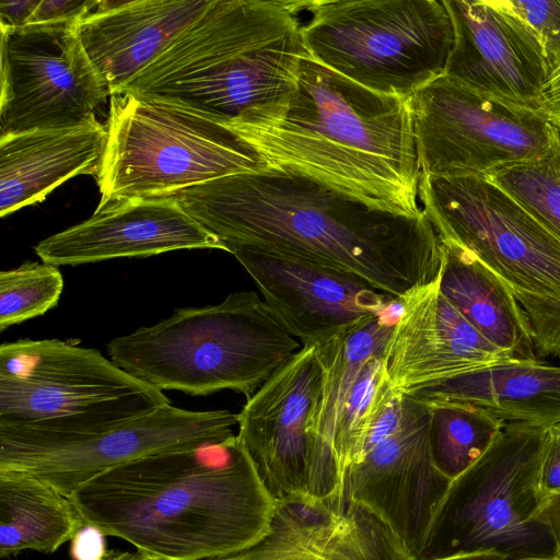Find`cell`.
Wrapping results in <instances>:
<instances>
[{
    "label": "cell",
    "mask_w": 560,
    "mask_h": 560,
    "mask_svg": "<svg viewBox=\"0 0 560 560\" xmlns=\"http://www.w3.org/2000/svg\"><path fill=\"white\" fill-rule=\"evenodd\" d=\"M164 197L219 237L224 250L238 245L335 269L399 301L441 275V242L424 211L406 217L370 209L293 173L266 167Z\"/></svg>",
    "instance_id": "cell-1"
},
{
    "label": "cell",
    "mask_w": 560,
    "mask_h": 560,
    "mask_svg": "<svg viewBox=\"0 0 560 560\" xmlns=\"http://www.w3.org/2000/svg\"><path fill=\"white\" fill-rule=\"evenodd\" d=\"M228 125L268 168L307 177L370 209L423 212L410 97L371 91L306 55L288 95Z\"/></svg>",
    "instance_id": "cell-2"
},
{
    "label": "cell",
    "mask_w": 560,
    "mask_h": 560,
    "mask_svg": "<svg viewBox=\"0 0 560 560\" xmlns=\"http://www.w3.org/2000/svg\"><path fill=\"white\" fill-rule=\"evenodd\" d=\"M84 521L158 560H210L264 537L276 500L237 433L116 466L69 498Z\"/></svg>",
    "instance_id": "cell-3"
},
{
    "label": "cell",
    "mask_w": 560,
    "mask_h": 560,
    "mask_svg": "<svg viewBox=\"0 0 560 560\" xmlns=\"http://www.w3.org/2000/svg\"><path fill=\"white\" fill-rule=\"evenodd\" d=\"M306 0H212L119 93H132L229 124L288 95L307 55Z\"/></svg>",
    "instance_id": "cell-4"
},
{
    "label": "cell",
    "mask_w": 560,
    "mask_h": 560,
    "mask_svg": "<svg viewBox=\"0 0 560 560\" xmlns=\"http://www.w3.org/2000/svg\"><path fill=\"white\" fill-rule=\"evenodd\" d=\"M302 348L255 292L177 308L150 327L116 337L110 360L159 388L205 396L230 389L248 399Z\"/></svg>",
    "instance_id": "cell-5"
},
{
    "label": "cell",
    "mask_w": 560,
    "mask_h": 560,
    "mask_svg": "<svg viewBox=\"0 0 560 560\" xmlns=\"http://www.w3.org/2000/svg\"><path fill=\"white\" fill-rule=\"evenodd\" d=\"M264 168L228 124L172 103L117 93L110 95L95 211Z\"/></svg>",
    "instance_id": "cell-6"
},
{
    "label": "cell",
    "mask_w": 560,
    "mask_h": 560,
    "mask_svg": "<svg viewBox=\"0 0 560 560\" xmlns=\"http://www.w3.org/2000/svg\"><path fill=\"white\" fill-rule=\"evenodd\" d=\"M171 404L100 351L58 339L0 347V425L48 435L96 433Z\"/></svg>",
    "instance_id": "cell-7"
},
{
    "label": "cell",
    "mask_w": 560,
    "mask_h": 560,
    "mask_svg": "<svg viewBox=\"0 0 560 560\" xmlns=\"http://www.w3.org/2000/svg\"><path fill=\"white\" fill-rule=\"evenodd\" d=\"M307 56L381 94L411 97L444 74L454 31L443 0H306Z\"/></svg>",
    "instance_id": "cell-8"
},
{
    "label": "cell",
    "mask_w": 560,
    "mask_h": 560,
    "mask_svg": "<svg viewBox=\"0 0 560 560\" xmlns=\"http://www.w3.org/2000/svg\"><path fill=\"white\" fill-rule=\"evenodd\" d=\"M547 428L505 422L490 448L451 482L416 560L475 551L555 557L548 527L535 520Z\"/></svg>",
    "instance_id": "cell-9"
},
{
    "label": "cell",
    "mask_w": 560,
    "mask_h": 560,
    "mask_svg": "<svg viewBox=\"0 0 560 560\" xmlns=\"http://www.w3.org/2000/svg\"><path fill=\"white\" fill-rule=\"evenodd\" d=\"M419 200L440 237L470 250L514 292L560 299V238L488 176L421 173Z\"/></svg>",
    "instance_id": "cell-10"
},
{
    "label": "cell",
    "mask_w": 560,
    "mask_h": 560,
    "mask_svg": "<svg viewBox=\"0 0 560 560\" xmlns=\"http://www.w3.org/2000/svg\"><path fill=\"white\" fill-rule=\"evenodd\" d=\"M421 173L491 174L545 153L557 128L538 113L442 74L410 97Z\"/></svg>",
    "instance_id": "cell-11"
},
{
    "label": "cell",
    "mask_w": 560,
    "mask_h": 560,
    "mask_svg": "<svg viewBox=\"0 0 560 560\" xmlns=\"http://www.w3.org/2000/svg\"><path fill=\"white\" fill-rule=\"evenodd\" d=\"M238 413L191 411L171 404L109 429L48 436L0 425V469L28 472L63 495L127 462L161 452L224 442Z\"/></svg>",
    "instance_id": "cell-12"
},
{
    "label": "cell",
    "mask_w": 560,
    "mask_h": 560,
    "mask_svg": "<svg viewBox=\"0 0 560 560\" xmlns=\"http://www.w3.org/2000/svg\"><path fill=\"white\" fill-rule=\"evenodd\" d=\"M77 22L0 26V137L82 125L109 95Z\"/></svg>",
    "instance_id": "cell-13"
},
{
    "label": "cell",
    "mask_w": 560,
    "mask_h": 560,
    "mask_svg": "<svg viewBox=\"0 0 560 560\" xmlns=\"http://www.w3.org/2000/svg\"><path fill=\"white\" fill-rule=\"evenodd\" d=\"M431 409L406 395L399 428L363 453L341 480V493L377 514L416 557L452 480L430 447Z\"/></svg>",
    "instance_id": "cell-14"
},
{
    "label": "cell",
    "mask_w": 560,
    "mask_h": 560,
    "mask_svg": "<svg viewBox=\"0 0 560 560\" xmlns=\"http://www.w3.org/2000/svg\"><path fill=\"white\" fill-rule=\"evenodd\" d=\"M323 378L316 347H302L238 412L237 435L276 502L310 498L311 423Z\"/></svg>",
    "instance_id": "cell-15"
},
{
    "label": "cell",
    "mask_w": 560,
    "mask_h": 560,
    "mask_svg": "<svg viewBox=\"0 0 560 560\" xmlns=\"http://www.w3.org/2000/svg\"><path fill=\"white\" fill-rule=\"evenodd\" d=\"M264 301L302 347H318L385 314L399 303L365 281L319 265L225 245Z\"/></svg>",
    "instance_id": "cell-16"
},
{
    "label": "cell",
    "mask_w": 560,
    "mask_h": 560,
    "mask_svg": "<svg viewBox=\"0 0 560 560\" xmlns=\"http://www.w3.org/2000/svg\"><path fill=\"white\" fill-rule=\"evenodd\" d=\"M454 43L444 74L499 101L536 109L549 69L542 45L505 0H443Z\"/></svg>",
    "instance_id": "cell-17"
},
{
    "label": "cell",
    "mask_w": 560,
    "mask_h": 560,
    "mask_svg": "<svg viewBox=\"0 0 560 560\" xmlns=\"http://www.w3.org/2000/svg\"><path fill=\"white\" fill-rule=\"evenodd\" d=\"M383 357L392 387L404 395L516 359L457 311L442 293L440 276L400 300Z\"/></svg>",
    "instance_id": "cell-18"
},
{
    "label": "cell",
    "mask_w": 560,
    "mask_h": 560,
    "mask_svg": "<svg viewBox=\"0 0 560 560\" xmlns=\"http://www.w3.org/2000/svg\"><path fill=\"white\" fill-rule=\"evenodd\" d=\"M210 560H416L372 510L343 494L277 501L268 533L237 552Z\"/></svg>",
    "instance_id": "cell-19"
},
{
    "label": "cell",
    "mask_w": 560,
    "mask_h": 560,
    "mask_svg": "<svg viewBox=\"0 0 560 560\" xmlns=\"http://www.w3.org/2000/svg\"><path fill=\"white\" fill-rule=\"evenodd\" d=\"M195 248L224 250L219 237L174 199L162 196L95 211L86 221L43 240L34 249L43 262L59 267Z\"/></svg>",
    "instance_id": "cell-20"
},
{
    "label": "cell",
    "mask_w": 560,
    "mask_h": 560,
    "mask_svg": "<svg viewBox=\"0 0 560 560\" xmlns=\"http://www.w3.org/2000/svg\"><path fill=\"white\" fill-rule=\"evenodd\" d=\"M212 3V0L100 1L77 22L82 46L109 95L120 90Z\"/></svg>",
    "instance_id": "cell-21"
},
{
    "label": "cell",
    "mask_w": 560,
    "mask_h": 560,
    "mask_svg": "<svg viewBox=\"0 0 560 560\" xmlns=\"http://www.w3.org/2000/svg\"><path fill=\"white\" fill-rule=\"evenodd\" d=\"M107 128L96 117L68 128L0 137V214L39 202L80 174H98Z\"/></svg>",
    "instance_id": "cell-22"
},
{
    "label": "cell",
    "mask_w": 560,
    "mask_h": 560,
    "mask_svg": "<svg viewBox=\"0 0 560 560\" xmlns=\"http://www.w3.org/2000/svg\"><path fill=\"white\" fill-rule=\"evenodd\" d=\"M398 304L359 328L316 347L324 378L311 423L312 499L342 494L334 448L336 432L351 388L365 362L384 353L396 322L393 319L394 308Z\"/></svg>",
    "instance_id": "cell-23"
},
{
    "label": "cell",
    "mask_w": 560,
    "mask_h": 560,
    "mask_svg": "<svg viewBox=\"0 0 560 560\" xmlns=\"http://www.w3.org/2000/svg\"><path fill=\"white\" fill-rule=\"evenodd\" d=\"M409 396L423 401L453 400L483 407L505 422L550 427L560 423V365L512 359Z\"/></svg>",
    "instance_id": "cell-24"
},
{
    "label": "cell",
    "mask_w": 560,
    "mask_h": 560,
    "mask_svg": "<svg viewBox=\"0 0 560 560\" xmlns=\"http://www.w3.org/2000/svg\"><path fill=\"white\" fill-rule=\"evenodd\" d=\"M439 238L442 293L492 345L516 359H537L528 322L513 290L470 250Z\"/></svg>",
    "instance_id": "cell-25"
},
{
    "label": "cell",
    "mask_w": 560,
    "mask_h": 560,
    "mask_svg": "<svg viewBox=\"0 0 560 560\" xmlns=\"http://www.w3.org/2000/svg\"><path fill=\"white\" fill-rule=\"evenodd\" d=\"M86 524L73 502L35 476L0 469V557L55 552Z\"/></svg>",
    "instance_id": "cell-26"
},
{
    "label": "cell",
    "mask_w": 560,
    "mask_h": 560,
    "mask_svg": "<svg viewBox=\"0 0 560 560\" xmlns=\"http://www.w3.org/2000/svg\"><path fill=\"white\" fill-rule=\"evenodd\" d=\"M425 402L431 409L430 447L433 462L453 481L490 448L505 421L490 410L469 402Z\"/></svg>",
    "instance_id": "cell-27"
},
{
    "label": "cell",
    "mask_w": 560,
    "mask_h": 560,
    "mask_svg": "<svg viewBox=\"0 0 560 560\" xmlns=\"http://www.w3.org/2000/svg\"><path fill=\"white\" fill-rule=\"evenodd\" d=\"M557 128V127H556ZM541 224L560 238V131L541 155L490 176Z\"/></svg>",
    "instance_id": "cell-28"
},
{
    "label": "cell",
    "mask_w": 560,
    "mask_h": 560,
    "mask_svg": "<svg viewBox=\"0 0 560 560\" xmlns=\"http://www.w3.org/2000/svg\"><path fill=\"white\" fill-rule=\"evenodd\" d=\"M63 278L57 266L25 261L0 272V330L44 315L61 296Z\"/></svg>",
    "instance_id": "cell-29"
},
{
    "label": "cell",
    "mask_w": 560,
    "mask_h": 560,
    "mask_svg": "<svg viewBox=\"0 0 560 560\" xmlns=\"http://www.w3.org/2000/svg\"><path fill=\"white\" fill-rule=\"evenodd\" d=\"M386 374L383 354L374 355L365 362L351 388L334 446L340 488L345 471L359 459L378 406L381 385Z\"/></svg>",
    "instance_id": "cell-30"
},
{
    "label": "cell",
    "mask_w": 560,
    "mask_h": 560,
    "mask_svg": "<svg viewBox=\"0 0 560 560\" xmlns=\"http://www.w3.org/2000/svg\"><path fill=\"white\" fill-rule=\"evenodd\" d=\"M513 293L528 322L536 354L560 357V299Z\"/></svg>",
    "instance_id": "cell-31"
},
{
    "label": "cell",
    "mask_w": 560,
    "mask_h": 560,
    "mask_svg": "<svg viewBox=\"0 0 560 560\" xmlns=\"http://www.w3.org/2000/svg\"><path fill=\"white\" fill-rule=\"evenodd\" d=\"M539 38L549 72L560 66V0H505Z\"/></svg>",
    "instance_id": "cell-32"
},
{
    "label": "cell",
    "mask_w": 560,
    "mask_h": 560,
    "mask_svg": "<svg viewBox=\"0 0 560 560\" xmlns=\"http://www.w3.org/2000/svg\"><path fill=\"white\" fill-rule=\"evenodd\" d=\"M541 501L560 493V423L547 428L538 469Z\"/></svg>",
    "instance_id": "cell-33"
},
{
    "label": "cell",
    "mask_w": 560,
    "mask_h": 560,
    "mask_svg": "<svg viewBox=\"0 0 560 560\" xmlns=\"http://www.w3.org/2000/svg\"><path fill=\"white\" fill-rule=\"evenodd\" d=\"M96 3L97 0H40L27 25L79 21Z\"/></svg>",
    "instance_id": "cell-34"
},
{
    "label": "cell",
    "mask_w": 560,
    "mask_h": 560,
    "mask_svg": "<svg viewBox=\"0 0 560 560\" xmlns=\"http://www.w3.org/2000/svg\"><path fill=\"white\" fill-rule=\"evenodd\" d=\"M105 537L100 528L86 523L71 539L73 560H102L107 553Z\"/></svg>",
    "instance_id": "cell-35"
},
{
    "label": "cell",
    "mask_w": 560,
    "mask_h": 560,
    "mask_svg": "<svg viewBox=\"0 0 560 560\" xmlns=\"http://www.w3.org/2000/svg\"><path fill=\"white\" fill-rule=\"evenodd\" d=\"M536 113L555 126H560V66L548 73L536 105Z\"/></svg>",
    "instance_id": "cell-36"
},
{
    "label": "cell",
    "mask_w": 560,
    "mask_h": 560,
    "mask_svg": "<svg viewBox=\"0 0 560 560\" xmlns=\"http://www.w3.org/2000/svg\"><path fill=\"white\" fill-rule=\"evenodd\" d=\"M38 3V0L1 1L0 26L9 28L26 26Z\"/></svg>",
    "instance_id": "cell-37"
},
{
    "label": "cell",
    "mask_w": 560,
    "mask_h": 560,
    "mask_svg": "<svg viewBox=\"0 0 560 560\" xmlns=\"http://www.w3.org/2000/svg\"><path fill=\"white\" fill-rule=\"evenodd\" d=\"M535 520L548 527L555 542V558L560 560V493L540 502Z\"/></svg>",
    "instance_id": "cell-38"
},
{
    "label": "cell",
    "mask_w": 560,
    "mask_h": 560,
    "mask_svg": "<svg viewBox=\"0 0 560 560\" xmlns=\"http://www.w3.org/2000/svg\"><path fill=\"white\" fill-rule=\"evenodd\" d=\"M435 560H559L555 557L542 558V557H527V558H515L510 557L495 551H475L467 553H458L445 558Z\"/></svg>",
    "instance_id": "cell-39"
},
{
    "label": "cell",
    "mask_w": 560,
    "mask_h": 560,
    "mask_svg": "<svg viewBox=\"0 0 560 560\" xmlns=\"http://www.w3.org/2000/svg\"><path fill=\"white\" fill-rule=\"evenodd\" d=\"M102 560H158L151 556L137 552L108 550Z\"/></svg>",
    "instance_id": "cell-40"
},
{
    "label": "cell",
    "mask_w": 560,
    "mask_h": 560,
    "mask_svg": "<svg viewBox=\"0 0 560 560\" xmlns=\"http://www.w3.org/2000/svg\"><path fill=\"white\" fill-rule=\"evenodd\" d=\"M553 126H555V125H553ZM556 127H557V128L559 129V131H560V126H556Z\"/></svg>",
    "instance_id": "cell-41"
}]
</instances>
